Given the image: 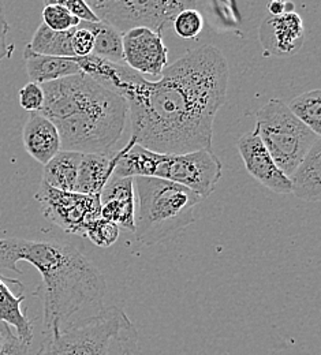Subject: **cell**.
<instances>
[{
  "label": "cell",
  "mask_w": 321,
  "mask_h": 355,
  "mask_svg": "<svg viewBox=\"0 0 321 355\" xmlns=\"http://www.w3.org/2000/svg\"><path fill=\"white\" fill-rule=\"evenodd\" d=\"M229 77L226 58L211 44L186 51L157 81L128 69L115 93L129 107L130 139L162 155L212 149L214 122L226 103Z\"/></svg>",
  "instance_id": "obj_1"
},
{
  "label": "cell",
  "mask_w": 321,
  "mask_h": 355,
  "mask_svg": "<svg viewBox=\"0 0 321 355\" xmlns=\"http://www.w3.org/2000/svg\"><path fill=\"white\" fill-rule=\"evenodd\" d=\"M25 261L42 275L35 295L43 300V335L55 336L84 311H98L107 291L104 275L74 245L55 241L0 238V269L22 273Z\"/></svg>",
  "instance_id": "obj_2"
},
{
  "label": "cell",
  "mask_w": 321,
  "mask_h": 355,
  "mask_svg": "<svg viewBox=\"0 0 321 355\" xmlns=\"http://www.w3.org/2000/svg\"><path fill=\"white\" fill-rule=\"evenodd\" d=\"M40 111L60 137V150L110 156L129 116L125 98L81 73L42 85Z\"/></svg>",
  "instance_id": "obj_3"
},
{
  "label": "cell",
  "mask_w": 321,
  "mask_h": 355,
  "mask_svg": "<svg viewBox=\"0 0 321 355\" xmlns=\"http://www.w3.org/2000/svg\"><path fill=\"white\" fill-rule=\"evenodd\" d=\"M115 177H148L164 179L190 189L208 198L222 177L223 164L212 149H201L184 155H162L148 150L129 139L116 152Z\"/></svg>",
  "instance_id": "obj_4"
},
{
  "label": "cell",
  "mask_w": 321,
  "mask_h": 355,
  "mask_svg": "<svg viewBox=\"0 0 321 355\" xmlns=\"http://www.w3.org/2000/svg\"><path fill=\"white\" fill-rule=\"evenodd\" d=\"M138 212L136 238L146 246L175 239L193 224L194 209L202 197L190 189L159 178H135Z\"/></svg>",
  "instance_id": "obj_5"
},
{
  "label": "cell",
  "mask_w": 321,
  "mask_h": 355,
  "mask_svg": "<svg viewBox=\"0 0 321 355\" xmlns=\"http://www.w3.org/2000/svg\"><path fill=\"white\" fill-rule=\"evenodd\" d=\"M36 355H138L137 328L121 308H103L44 338Z\"/></svg>",
  "instance_id": "obj_6"
},
{
  "label": "cell",
  "mask_w": 321,
  "mask_h": 355,
  "mask_svg": "<svg viewBox=\"0 0 321 355\" xmlns=\"http://www.w3.org/2000/svg\"><path fill=\"white\" fill-rule=\"evenodd\" d=\"M253 133L261 139L286 177L294 173L311 148L320 139V135L308 129L277 98H271L257 111Z\"/></svg>",
  "instance_id": "obj_7"
},
{
  "label": "cell",
  "mask_w": 321,
  "mask_h": 355,
  "mask_svg": "<svg viewBox=\"0 0 321 355\" xmlns=\"http://www.w3.org/2000/svg\"><path fill=\"white\" fill-rule=\"evenodd\" d=\"M194 0H91L88 6L100 22L122 35L137 28L163 33L186 8H196Z\"/></svg>",
  "instance_id": "obj_8"
},
{
  "label": "cell",
  "mask_w": 321,
  "mask_h": 355,
  "mask_svg": "<svg viewBox=\"0 0 321 355\" xmlns=\"http://www.w3.org/2000/svg\"><path fill=\"white\" fill-rule=\"evenodd\" d=\"M36 200L46 220L69 234L84 236L91 224L101 218L100 196L60 191L42 183Z\"/></svg>",
  "instance_id": "obj_9"
},
{
  "label": "cell",
  "mask_w": 321,
  "mask_h": 355,
  "mask_svg": "<svg viewBox=\"0 0 321 355\" xmlns=\"http://www.w3.org/2000/svg\"><path fill=\"white\" fill-rule=\"evenodd\" d=\"M123 63L141 76L160 77L168 66V48L159 32L137 28L122 36Z\"/></svg>",
  "instance_id": "obj_10"
},
{
  "label": "cell",
  "mask_w": 321,
  "mask_h": 355,
  "mask_svg": "<svg viewBox=\"0 0 321 355\" xmlns=\"http://www.w3.org/2000/svg\"><path fill=\"white\" fill-rule=\"evenodd\" d=\"M239 156L248 173L276 194H291V182L276 166L261 139L253 133L245 134L236 144Z\"/></svg>",
  "instance_id": "obj_11"
},
{
  "label": "cell",
  "mask_w": 321,
  "mask_h": 355,
  "mask_svg": "<svg viewBox=\"0 0 321 355\" xmlns=\"http://www.w3.org/2000/svg\"><path fill=\"white\" fill-rule=\"evenodd\" d=\"M259 39L266 51V56H291L304 45V21L295 11L277 17L268 15L260 25Z\"/></svg>",
  "instance_id": "obj_12"
},
{
  "label": "cell",
  "mask_w": 321,
  "mask_h": 355,
  "mask_svg": "<svg viewBox=\"0 0 321 355\" xmlns=\"http://www.w3.org/2000/svg\"><path fill=\"white\" fill-rule=\"evenodd\" d=\"M101 219L115 223L119 228L135 232L136 197L135 178L115 177L107 182L100 193Z\"/></svg>",
  "instance_id": "obj_13"
},
{
  "label": "cell",
  "mask_w": 321,
  "mask_h": 355,
  "mask_svg": "<svg viewBox=\"0 0 321 355\" xmlns=\"http://www.w3.org/2000/svg\"><path fill=\"white\" fill-rule=\"evenodd\" d=\"M22 139L29 156L43 166L60 152V137L55 125L40 112L29 115Z\"/></svg>",
  "instance_id": "obj_14"
},
{
  "label": "cell",
  "mask_w": 321,
  "mask_h": 355,
  "mask_svg": "<svg viewBox=\"0 0 321 355\" xmlns=\"http://www.w3.org/2000/svg\"><path fill=\"white\" fill-rule=\"evenodd\" d=\"M11 284L24 286L19 280L8 279L0 275V322L14 328L19 340L32 345L33 324L29 320L26 311L22 308L26 297L24 294H15L11 290Z\"/></svg>",
  "instance_id": "obj_15"
},
{
  "label": "cell",
  "mask_w": 321,
  "mask_h": 355,
  "mask_svg": "<svg viewBox=\"0 0 321 355\" xmlns=\"http://www.w3.org/2000/svg\"><path fill=\"white\" fill-rule=\"evenodd\" d=\"M291 194L306 202L321 200V141L319 139L290 175Z\"/></svg>",
  "instance_id": "obj_16"
},
{
  "label": "cell",
  "mask_w": 321,
  "mask_h": 355,
  "mask_svg": "<svg viewBox=\"0 0 321 355\" xmlns=\"http://www.w3.org/2000/svg\"><path fill=\"white\" fill-rule=\"evenodd\" d=\"M116 152L110 156L83 153L74 191L87 196H100L107 182L114 175L118 160Z\"/></svg>",
  "instance_id": "obj_17"
},
{
  "label": "cell",
  "mask_w": 321,
  "mask_h": 355,
  "mask_svg": "<svg viewBox=\"0 0 321 355\" xmlns=\"http://www.w3.org/2000/svg\"><path fill=\"white\" fill-rule=\"evenodd\" d=\"M24 59L31 83L39 85L81 74V70L74 58L44 56L32 52L26 46L24 52Z\"/></svg>",
  "instance_id": "obj_18"
},
{
  "label": "cell",
  "mask_w": 321,
  "mask_h": 355,
  "mask_svg": "<svg viewBox=\"0 0 321 355\" xmlns=\"http://www.w3.org/2000/svg\"><path fill=\"white\" fill-rule=\"evenodd\" d=\"M81 159L83 153L60 150L44 166L42 183L60 191H74Z\"/></svg>",
  "instance_id": "obj_19"
},
{
  "label": "cell",
  "mask_w": 321,
  "mask_h": 355,
  "mask_svg": "<svg viewBox=\"0 0 321 355\" xmlns=\"http://www.w3.org/2000/svg\"><path fill=\"white\" fill-rule=\"evenodd\" d=\"M85 28L92 32L94 37L92 56L98 59L125 64L123 63V48H122V33L103 22H83Z\"/></svg>",
  "instance_id": "obj_20"
},
{
  "label": "cell",
  "mask_w": 321,
  "mask_h": 355,
  "mask_svg": "<svg viewBox=\"0 0 321 355\" xmlns=\"http://www.w3.org/2000/svg\"><path fill=\"white\" fill-rule=\"evenodd\" d=\"M71 35L73 29L66 32H55L42 24L26 46L32 52L44 56L74 58L71 49Z\"/></svg>",
  "instance_id": "obj_21"
},
{
  "label": "cell",
  "mask_w": 321,
  "mask_h": 355,
  "mask_svg": "<svg viewBox=\"0 0 321 355\" xmlns=\"http://www.w3.org/2000/svg\"><path fill=\"white\" fill-rule=\"evenodd\" d=\"M293 115L308 129L321 134V90L313 89L294 97L287 105Z\"/></svg>",
  "instance_id": "obj_22"
},
{
  "label": "cell",
  "mask_w": 321,
  "mask_h": 355,
  "mask_svg": "<svg viewBox=\"0 0 321 355\" xmlns=\"http://www.w3.org/2000/svg\"><path fill=\"white\" fill-rule=\"evenodd\" d=\"M43 24L55 32H66L77 28L81 22L71 15L58 0H46L43 10Z\"/></svg>",
  "instance_id": "obj_23"
},
{
  "label": "cell",
  "mask_w": 321,
  "mask_h": 355,
  "mask_svg": "<svg viewBox=\"0 0 321 355\" xmlns=\"http://www.w3.org/2000/svg\"><path fill=\"white\" fill-rule=\"evenodd\" d=\"M173 25L175 33L180 37L190 40L196 39L201 33L204 26V18L197 8H186L175 17Z\"/></svg>",
  "instance_id": "obj_24"
},
{
  "label": "cell",
  "mask_w": 321,
  "mask_h": 355,
  "mask_svg": "<svg viewBox=\"0 0 321 355\" xmlns=\"http://www.w3.org/2000/svg\"><path fill=\"white\" fill-rule=\"evenodd\" d=\"M119 230L121 228L115 223L100 218L91 224L84 236L98 248H110L118 241Z\"/></svg>",
  "instance_id": "obj_25"
},
{
  "label": "cell",
  "mask_w": 321,
  "mask_h": 355,
  "mask_svg": "<svg viewBox=\"0 0 321 355\" xmlns=\"http://www.w3.org/2000/svg\"><path fill=\"white\" fill-rule=\"evenodd\" d=\"M19 105L28 112H40L44 104V92L42 85L29 83L19 89Z\"/></svg>",
  "instance_id": "obj_26"
},
{
  "label": "cell",
  "mask_w": 321,
  "mask_h": 355,
  "mask_svg": "<svg viewBox=\"0 0 321 355\" xmlns=\"http://www.w3.org/2000/svg\"><path fill=\"white\" fill-rule=\"evenodd\" d=\"M94 37L92 32L83 25V22L73 29L71 35V49L74 58H87L91 56L93 52Z\"/></svg>",
  "instance_id": "obj_27"
},
{
  "label": "cell",
  "mask_w": 321,
  "mask_h": 355,
  "mask_svg": "<svg viewBox=\"0 0 321 355\" xmlns=\"http://www.w3.org/2000/svg\"><path fill=\"white\" fill-rule=\"evenodd\" d=\"M59 4H62L71 15L80 19V22H100L98 18L94 15L92 8L84 0H62L59 1Z\"/></svg>",
  "instance_id": "obj_28"
},
{
  "label": "cell",
  "mask_w": 321,
  "mask_h": 355,
  "mask_svg": "<svg viewBox=\"0 0 321 355\" xmlns=\"http://www.w3.org/2000/svg\"><path fill=\"white\" fill-rule=\"evenodd\" d=\"M31 345L18 339L11 331L6 338V342L0 350V355H31Z\"/></svg>",
  "instance_id": "obj_29"
},
{
  "label": "cell",
  "mask_w": 321,
  "mask_h": 355,
  "mask_svg": "<svg viewBox=\"0 0 321 355\" xmlns=\"http://www.w3.org/2000/svg\"><path fill=\"white\" fill-rule=\"evenodd\" d=\"M8 32H10V25L6 19V15L3 12V8L0 6V62L4 59L11 58L15 46L11 43H8Z\"/></svg>",
  "instance_id": "obj_30"
},
{
  "label": "cell",
  "mask_w": 321,
  "mask_h": 355,
  "mask_svg": "<svg viewBox=\"0 0 321 355\" xmlns=\"http://www.w3.org/2000/svg\"><path fill=\"white\" fill-rule=\"evenodd\" d=\"M268 11H270V15L277 17V15H281L284 12H293L294 11V4L275 0V1H271L268 4Z\"/></svg>",
  "instance_id": "obj_31"
},
{
  "label": "cell",
  "mask_w": 321,
  "mask_h": 355,
  "mask_svg": "<svg viewBox=\"0 0 321 355\" xmlns=\"http://www.w3.org/2000/svg\"><path fill=\"white\" fill-rule=\"evenodd\" d=\"M11 332V328L8 325H6L4 322H0V350L6 342V338L8 336V334Z\"/></svg>",
  "instance_id": "obj_32"
}]
</instances>
